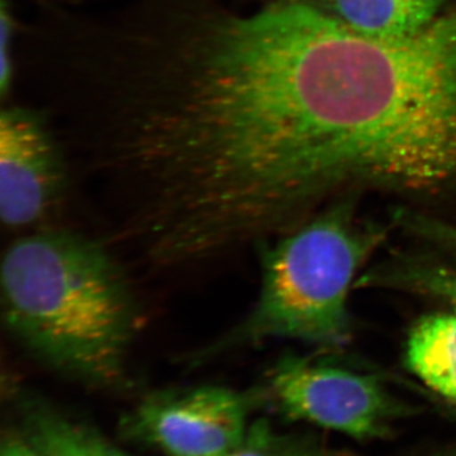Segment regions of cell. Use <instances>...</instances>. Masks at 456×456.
<instances>
[{
    "mask_svg": "<svg viewBox=\"0 0 456 456\" xmlns=\"http://www.w3.org/2000/svg\"><path fill=\"white\" fill-rule=\"evenodd\" d=\"M171 178L198 235L233 254L358 188H456V8L380 40L310 0L240 13L203 0L158 90Z\"/></svg>",
    "mask_w": 456,
    "mask_h": 456,
    "instance_id": "cell-1",
    "label": "cell"
},
{
    "mask_svg": "<svg viewBox=\"0 0 456 456\" xmlns=\"http://www.w3.org/2000/svg\"><path fill=\"white\" fill-rule=\"evenodd\" d=\"M2 317L42 364L90 386L126 378L137 308L106 246L71 231H35L5 248Z\"/></svg>",
    "mask_w": 456,
    "mask_h": 456,
    "instance_id": "cell-2",
    "label": "cell"
},
{
    "mask_svg": "<svg viewBox=\"0 0 456 456\" xmlns=\"http://www.w3.org/2000/svg\"><path fill=\"white\" fill-rule=\"evenodd\" d=\"M386 237V228L360 221L354 200L345 198L287 231L263 251L253 310L194 358L203 362L273 338L340 349L350 340L347 303L356 275Z\"/></svg>",
    "mask_w": 456,
    "mask_h": 456,
    "instance_id": "cell-3",
    "label": "cell"
},
{
    "mask_svg": "<svg viewBox=\"0 0 456 456\" xmlns=\"http://www.w3.org/2000/svg\"><path fill=\"white\" fill-rule=\"evenodd\" d=\"M269 393L288 419L358 440L387 436L393 422L410 412L374 375L296 354L278 360Z\"/></svg>",
    "mask_w": 456,
    "mask_h": 456,
    "instance_id": "cell-4",
    "label": "cell"
},
{
    "mask_svg": "<svg viewBox=\"0 0 456 456\" xmlns=\"http://www.w3.org/2000/svg\"><path fill=\"white\" fill-rule=\"evenodd\" d=\"M251 406L224 387L160 392L132 411L126 428L169 456H221L245 439Z\"/></svg>",
    "mask_w": 456,
    "mask_h": 456,
    "instance_id": "cell-5",
    "label": "cell"
},
{
    "mask_svg": "<svg viewBox=\"0 0 456 456\" xmlns=\"http://www.w3.org/2000/svg\"><path fill=\"white\" fill-rule=\"evenodd\" d=\"M65 184L59 143L40 112L9 106L0 113V217L13 230L51 211Z\"/></svg>",
    "mask_w": 456,
    "mask_h": 456,
    "instance_id": "cell-6",
    "label": "cell"
},
{
    "mask_svg": "<svg viewBox=\"0 0 456 456\" xmlns=\"http://www.w3.org/2000/svg\"><path fill=\"white\" fill-rule=\"evenodd\" d=\"M359 35L399 40L424 31L440 16L444 0H310Z\"/></svg>",
    "mask_w": 456,
    "mask_h": 456,
    "instance_id": "cell-7",
    "label": "cell"
},
{
    "mask_svg": "<svg viewBox=\"0 0 456 456\" xmlns=\"http://www.w3.org/2000/svg\"><path fill=\"white\" fill-rule=\"evenodd\" d=\"M404 364L431 391L456 406V314L419 318L408 332Z\"/></svg>",
    "mask_w": 456,
    "mask_h": 456,
    "instance_id": "cell-8",
    "label": "cell"
},
{
    "mask_svg": "<svg viewBox=\"0 0 456 456\" xmlns=\"http://www.w3.org/2000/svg\"><path fill=\"white\" fill-rule=\"evenodd\" d=\"M356 288L419 294L448 305L456 314V269L415 255H397L358 279Z\"/></svg>",
    "mask_w": 456,
    "mask_h": 456,
    "instance_id": "cell-9",
    "label": "cell"
},
{
    "mask_svg": "<svg viewBox=\"0 0 456 456\" xmlns=\"http://www.w3.org/2000/svg\"><path fill=\"white\" fill-rule=\"evenodd\" d=\"M27 425L29 441L41 456H128L92 428L49 408L31 407Z\"/></svg>",
    "mask_w": 456,
    "mask_h": 456,
    "instance_id": "cell-10",
    "label": "cell"
},
{
    "mask_svg": "<svg viewBox=\"0 0 456 456\" xmlns=\"http://www.w3.org/2000/svg\"><path fill=\"white\" fill-rule=\"evenodd\" d=\"M221 456H320L317 449L305 441L284 436L273 430L266 421L248 428L245 439Z\"/></svg>",
    "mask_w": 456,
    "mask_h": 456,
    "instance_id": "cell-11",
    "label": "cell"
},
{
    "mask_svg": "<svg viewBox=\"0 0 456 456\" xmlns=\"http://www.w3.org/2000/svg\"><path fill=\"white\" fill-rule=\"evenodd\" d=\"M395 222L406 228L407 232L412 233L428 244L434 245L435 248L456 260V226L454 224L419 212L408 211V209L395 212Z\"/></svg>",
    "mask_w": 456,
    "mask_h": 456,
    "instance_id": "cell-12",
    "label": "cell"
},
{
    "mask_svg": "<svg viewBox=\"0 0 456 456\" xmlns=\"http://www.w3.org/2000/svg\"><path fill=\"white\" fill-rule=\"evenodd\" d=\"M8 0H2L0 8V93L3 97L13 82L14 20L9 12Z\"/></svg>",
    "mask_w": 456,
    "mask_h": 456,
    "instance_id": "cell-13",
    "label": "cell"
},
{
    "mask_svg": "<svg viewBox=\"0 0 456 456\" xmlns=\"http://www.w3.org/2000/svg\"><path fill=\"white\" fill-rule=\"evenodd\" d=\"M0 456H41L40 452L32 445L31 441L16 439V437H8L2 445Z\"/></svg>",
    "mask_w": 456,
    "mask_h": 456,
    "instance_id": "cell-14",
    "label": "cell"
}]
</instances>
